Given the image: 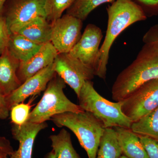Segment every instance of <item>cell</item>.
<instances>
[{
	"instance_id": "obj_1",
	"label": "cell",
	"mask_w": 158,
	"mask_h": 158,
	"mask_svg": "<svg viewBox=\"0 0 158 158\" xmlns=\"http://www.w3.org/2000/svg\"><path fill=\"white\" fill-rule=\"evenodd\" d=\"M158 79V49L145 44L135 60L118 75L112 97L121 102L145 83Z\"/></svg>"
},
{
	"instance_id": "obj_2",
	"label": "cell",
	"mask_w": 158,
	"mask_h": 158,
	"mask_svg": "<svg viewBox=\"0 0 158 158\" xmlns=\"http://www.w3.org/2000/svg\"><path fill=\"white\" fill-rule=\"evenodd\" d=\"M108 20L106 37L100 48L95 76L106 78L111 47L117 37L133 24L147 18L142 9L132 0H116L107 8Z\"/></svg>"
},
{
	"instance_id": "obj_3",
	"label": "cell",
	"mask_w": 158,
	"mask_h": 158,
	"mask_svg": "<svg viewBox=\"0 0 158 158\" xmlns=\"http://www.w3.org/2000/svg\"><path fill=\"white\" fill-rule=\"evenodd\" d=\"M51 120L58 127H67L76 136L88 158H96L105 128L101 122L87 111L66 112L55 115Z\"/></svg>"
},
{
	"instance_id": "obj_4",
	"label": "cell",
	"mask_w": 158,
	"mask_h": 158,
	"mask_svg": "<svg viewBox=\"0 0 158 158\" xmlns=\"http://www.w3.org/2000/svg\"><path fill=\"white\" fill-rule=\"evenodd\" d=\"M77 98L80 106L84 111L92 113L105 128H131L133 123L122 111V102H114L103 97L94 89L91 81L85 82Z\"/></svg>"
},
{
	"instance_id": "obj_5",
	"label": "cell",
	"mask_w": 158,
	"mask_h": 158,
	"mask_svg": "<svg viewBox=\"0 0 158 158\" xmlns=\"http://www.w3.org/2000/svg\"><path fill=\"white\" fill-rule=\"evenodd\" d=\"M65 87V81L56 73L48 84L42 98L31 112L27 122L42 123L58 114L84 111L66 96L64 92Z\"/></svg>"
},
{
	"instance_id": "obj_6",
	"label": "cell",
	"mask_w": 158,
	"mask_h": 158,
	"mask_svg": "<svg viewBox=\"0 0 158 158\" xmlns=\"http://www.w3.org/2000/svg\"><path fill=\"white\" fill-rule=\"evenodd\" d=\"M2 15L10 34H15L35 20L47 19L45 0H7Z\"/></svg>"
},
{
	"instance_id": "obj_7",
	"label": "cell",
	"mask_w": 158,
	"mask_h": 158,
	"mask_svg": "<svg viewBox=\"0 0 158 158\" xmlns=\"http://www.w3.org/2000/svg\"><path fill=\"white\" fill-rule=\"evenodd\" d=\"M121 110L135 122L158 107V79L145 83L122 101Z\"/></svg>"
},
{
	"instance_id": "obj_8",
	"label": "cell",
	"mask_w": 158,
	"mask_h": 158,
	"mask_svg": "<svg viewBox=\"0 0 158 158\" xmlns=\"http://www.w3.org/2000/svg\"><path fill=\"white\" fill-rule=\"evenodd\" d=\"M56 73L70 86L77 97L85 82L94 77V71L69 53H58L54 62Z\"/></svg>"
},
{
	"instance_id": "obj_9",
	"label": "cell",
	"mask_w": 158,
	"mask_h": 158,
	"mask_svg": "<svg viewBox=\"0 0 158 158\" xmlns=\"http://www.w3.org/2000/svg\"><path fill=\"white\" fill-rule=\"evenodd\" d=\"M51 23V42L59 53L69 52L81 38L83 21L65 14Z\"/></svg>"
},
{
	"instance_id": "obj_10",
	"label": "cell",
	"mask_w": 158,
	"mask_h": 158,
	"mask_svg": "<svg viewBox=\"0 0 158 158\" xmlns=\"http://www.w3.org/2000/svg\"><path fill=\"white\" fill-rule=\"evenodd\" d=\"M103 38L101 29L93 24L85 28L81 38L69 52L71 56L92 69L94 75L98 64L100 45Z\"/></svg>"
},
{
	"instance_id": "obj_11",
	"label": "cell",
	"mask_w": 158,
	"mask_h": 158,
	"mask_svg": "<svg viewBox=\"0 0 158 158\" xmlns=\"http://www.w3.org/2000/svg\"><path fill=\"white\" fill-rule=\"evenodd\" d=\"M56 74L53 62L26 80L17 89L6 96L9 110L14 105L24 102L28 98L36 96L44 91Z\"/></svg>"
},
{
	"instance_id": "obj_12",
	"label": "cell",
	"mask_w": 158,
	"mask_h": 158,
	"mask_svg": "<svg viewBox=\"0 0 158 158\" xmlns=\"http://www.w3.org/2000/svg\"><path fill=\"white\" fill-rule=\"evenodd\" d=\"M48 127L46 123H37L27 122L21 126L11 124V132L15 140L19 143L18 149L9 158H32L35 139L40 132Z\"/></svg>"
},
{
	"instance_id": "obj_13",
	"label": "cell",
	"mask_w": 158,
	"mask_h": 158,
	"mask_svg": "<svg viewBox=\"0 0 158 158\" xmlns=\"http://www.w3.org/2000/svg\"><path fill=\"white\" fill-rule=\"evenodd\" d=\"M58 53L52 43L48 42L27 61L20 62L17 75L21 84L53 63Z\"/></svg>"
},
{
	"instance_id": "obj_14",
	"label": "cell",
	"mask_w": 158,
	"mask_h": 158,
	"mask_svg": "<svg viewBox=\"0 0 158 158\" xmlns=\"http://www.w3.org/2000/svg\"><path fill=\"white\" fill-rule=\"evenodd\" d=\"M0 55V89L7 96L22 85L17 75L20 61L11 55L8 48Z\"/></svg>"
},
{
	"instance_id": "obj_15",
	"label": "cell",
	"mask_w": 158,
	"mask_h": 158,
	"mask_svg": "<svg viewBox=\"0 0 158 158\" xmlns=\"http://www.w3.org/2000/svg\"><path fill=\"white\" fill-rule=\"evenodd\" d=\"M123 155L128 158H149L138 135L131 128H114Z\"/></svg>"
},
{
	"instance_id": "obj_16",
	"label": "cell",
	"mask_w": 158,
	"mask_h": 158,
	"mask_svg": "<svg viewBox=\"0 0 158 158\" xmlns=\"http://www.w3.org/2000/svg\"><path fill=\"white\" fill-rule=\"evenodd\" d=\"M43 45L35 43L16 33L11 34L7 48L13 57L23 62L31 59Z\"/></svg>"
},
{
	"instance_id": "obj_17",
	"label": "cell",
	"mask_w": 158,
	"mask_h": 158,
	"mask_svg": "<svg viewBox=\"0 0 158 158\" xmlns=\"http://www.w3.org/2000/svg\"><path fill=\"white\" fill-rule=\"evenodd\" d=\"M52 33V24L47 19L40 18L24 26L17 34L35 43L44 44L51 42Z\"/></svg>"
},
{
	"instance_id": "obj_18",
	"label": "cell",
	"mask_w": 158,
	"mask_h": 158,
	"mask_svg": "<svg viewBox=\"0 0 158 158\" xmlns=\"http://www.w3.org/2000/svg\"><path fill=\"white\" fill-rule=\"evenodd\" d=\"M49 139L55 158H81L74 148L70 134L65 129L52 135Z\"/></svg>"
},
{
	"instance_id": "obj_19",
	"label": "cell",
	"mask_w": 158,
	"mask_h": 158,
	"mask_svg": "<svg viewBox=\"0 0 158 158\" xmlns=\"http://www.w3.org/2000/svg\"><path fill=\"white\" fill-rule=\"evenodd\" d=\"M123 155L114 128H107L102 136L96 158H119Z\"/></svg>"
},
{
	"instance_id": "obj_20",
	"label": "cell",
	"mask_w": 158,
	"mask_h": 158,
	"mask_svg": "<svg viewBox=\"0 0 158 158\" xmlns=\"http://www.w3.org/2000/svg\"><path fill=\"white\" fill-rule=\"evenodd\" d=\"M131 129L137 135L148 136L158 141V107L138 121L133 123Z\"/></svg>"
},
{
	"instance_id": "obj_21",
	"label": "cell",
	"mask_w": 158,
	"mask_h": 158,
	"mask_svg": "<svg viewBox=\"0 0 158 158\" xmlns=\"http://www.w3.org/2000/svg\"><path fill=\"white\" fill-rule=\"evenodd\" d=\"M116 0H75L66 10V14L85 21L89 14L98 6L106 3H112Z\"/></svg>"
},
{
	"instance_id": "obj_22",
	"label": "cell",
	"mask_w": 158,
	"mask_h": 158,
	"mask_svg": "<svg viewBox=\"0 0 158 158\" xmlns=\"http://www.w3.org/2000/svg\"><path fill=\"white\" fill-rule=\"evenodd\" d=\"M74 1L75 0H45L47 20L52 23L61 17L63 12L73 5Z\"/></svg>"
},
{
	"instance_id": "obj_23",
	"label": "cell",
	"mask_w": 158,
	"mask_h": 158,
	"mask_svg": "<svg viewBox=\"0 0 158 158\" xmlns=\"http://www.w3.org/2000/svg\"><path fill=\"white\" fill-rule=\"evenodd\" d=\"M36 98L32 97L27 103L23 102L11 107L9 112L11 124L21 126L27 121L31 108L34 105H32V103Z\"/></svg>"
},
{
	"instance_id": "obj_24",
	"label": "cell",
	"mask_w": 158,
	"mask_h": 158,
	"mask_svg": "<svg viewBox=\"0 0 158 158\" xmlns=\"http://www.w3.org/2000/svg\"><path fill=\"white\" fill-rule=\"evenodd\" d=\"M138 136L148 158H158V141L148 136Z\"/></svg>"
},
{
	"instance_id": "obj_25",
	"label": "cell",
	"mask_w": 158,
	"mask_h": 158,
	"mask_svg": "<svg viewBox=\"0 0 158 158\" xmlns=\"http://www.w3.org/2000/svg\"><path fill=\"white\" fill-rule=\"evenodd\" d=\"M10 35L6 20L0 15V55L8 48Z\"/></svg>"
},
{
	"instance_id": "obj_26",
	"label": "cell",
	"mask_w": 158,
	"mask_h": 158,
	"mask_svg": "<svg viewBox=\"0 0 158 158\" xmlns=\"http://www.w3.org/2000/svg\"><path fill=\"white\" fill-rule=\"evenodd\" d=\"M142 9L146 16L158 14V0H132Z\"/></svg>"
},
{
	"instance_id": "obj_27",
	"label": "cell",
	"mask_w": 158,
	"mask_h": 158,
	"mask_svg": "<svg viewBox=\"0 0 158 158\" xmlns=\"http://www.w3.org/2000/svg\"><path fill=\"white\" fill-rule=\"evenodd\" d=\"M145 44L158 49V24L153 26L144 34L143 39Z\"/></svg>"
},
{
	"instance_id": "obj_28",
	"label": "cell",
	"mask_w": 158,
	"mask_h": 158,
	"mask_svg": "<svg viewBox=\"0 0 158 158\" xmlns=\"http://www.w3.org/2000/svg\"><path fill=\"white\" fill-rule=\"evenodd\" d=\"M14 151L9 139L6 137L0 136V158L9 157Z\"/></svg>"
},
{
	"instance_id": "obj_29",
	"label": "cell",
	"mask_w": 158,
	"mask_h": 158,
	"mask_svg": "<svg viewBox=\"0 0 158 158\" xmlns=\"http://www.w3.org/2000/svg\"><path fill=\"white\" fill-rule=\"evenodd\" d=\"M9 110L7 101L6 96L0 89V120H4L9 116Z\"/></svg>"
},
{
	"instance_id": "obj_30",
	"label": "cell",
	"mask_w": 158,
	"mask_h": 158,
	"mask_svg": "<svg viewBox=\"0 0 158 158\" xmlns=\"http://www.w3.org/2000/svg\"><path fill=\"white\" fill-rule=\"evenodd\" d=\"M6 1L7 0H0V15H2V13L3 8Z\"/></svg>"
},
{
	"instance_id": "obj_31",
	"label": "cell",
	"mask_w": 158,
	"mask_h": 158,
	"mask_svg": "<svg viewBox=\"0 0 158 158\" xmlns=\"http://www.w3.org/2000/svg\"><path fill=\"white\" fill-rule=\"evenodd\" d=\"M44 158H55L53 152L52 150L49 152L48 153Z\"/></svg>"
},
{
	"instance_id": "obj_32",
	"label": "cell",
	"mask_w": 158,
	"mask_h": 158,
	"mask_svg": "<svg viewBox=\"0 0 158 158\" xmlns=\"http://www.w3.org/2000/svg\"><path fill=\"white\" fill-rule=\"evenodd\" d=\"M119 158H127V157H126V156L123 155H122L121 156V157H120Z\"/></svg>"
},
{
	"instance_id": "obj_33",
	"label": "cell",
	"mask_w": 158,
	"mask_h": 158,
	"mask_svg": "<svg viewBox=\"0 0 158 158\" xmlns=\"http://www.w3.org/2000/svg\"><path fill=\"white\" fill-rule=\"evenodd\" d=\"M9 158V157H7V158Z\"/></svg>"
}]
</instances>
